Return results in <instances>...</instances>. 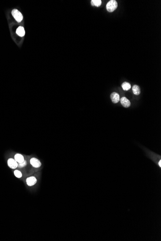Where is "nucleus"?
<instances>
[{
    "label": "nucleus",
    "mask_w": 161,
    "mask_h": 241,
    "mask_svg": "<svg viewBox=\"0 0 161 241\" xmlns=\"http://www.w3.org/2000/svg\"><path fill=\"white\" fill-rule=\"evenodd\" d=\"M118 7L117 2L115 0H111L106 5V8L109 12H113Z\"/></svg>",
    "instance_id": "1"
},
{
    "label": "nucleus",
    "mask_w": 161,
    "mask_h": 241,
    "mask_svg": "<svg viewBox=\"0 0 161 241\" xmlns=\"http://www.w3.org/2000/svg\"><path fill=\"white\" fill-rule=\"evenodd\" d=\"M12 14L14 18L18 22H20L23 19V16L22 14L17 9H14L12 11Z\"/></svg>",
    "instance_id": "2"
},
{
    "label": "nucleus",
    "mask_w": 161,
    "mask_h": 241,
    "mask_svg": "<svg viewBox=\"0 0 161 241\" xmlns=\"http://www.w3.org/2000/svg\"><path fill=\"white\" fill-rule=\"evenodd\" d=\"M26 183L28 186H32L36 183L37 179L35 177L32 176L27 178Z\"/></svg>",
    "instance_id": "3"
},
{
    "label": "nucleus",
    "mask_w": 161,
    "mask_h": 241,
    "mask_svg": "<svg viewBox=\"0 0 161 241\" xmlns=\"http://www.w3.org/2000/svg\"><path fill=\"white\" fill-rule=\"evenodd\" d=\"M7 164L8 166L12 169H15L18 167L17 162L13 158H9L7 161Z\"/></svg>",
    "instance_id": "4"
},
{
    "label": "nucleus",
    "mask_w": 161,
    "mask_h": 241,
    "mask_svg": "<svg viewBox=\"0 0 161 241\" xmlns=\"http://www.w3.org/2000/svg\"><path fill=\"white\" fill-rule=\"evenodd\" d=\"M30 163L33 167L36 168H38L41 166V163L40 161L36 158H32L30 160Z\"/></svg>",
    "instance_id": "5"
},
{
    "label": "nucleus",
    "mask_w": 161,
    "mask_h": 241,
    "mask_svg": "<svg viewBox=\"0 0 161 241\" xmlns=\"http://www.w3.org/2000/svg\"><path fill=\"white\" fill-rule=\"evenodd\" d=\"M111 100H112V102L113 103H114V104L118 103L120 101V100L119 94H117V93H115V92L111 94Z\"/></svg>",
    "instance_id": "6"
},
{
    "label": "nucleus",
    "mask_w": 161,
    "mask_h": 241,
    "mask_svg": "<svg viewBox=\"0 0 161 241\" xmlns=\"http://www.w3.org/2000/svg\"><path fill=\"white\" fill-rule=\"evenodd\" d=\"M121 103L122 105L125 108L129 107L131 105V103L130 101L126 97H123L121 99Z\"/></svg>",
    "instance_id": "7"
},
{
    "label": "nucleus",
    "mask_w": 161,
    "mask_h": 241,
    "mask_svg": "<svg viewBox=\"0 0 161 241\" xmlns=\"http://www.w3.org/2000/svg\"><path fill=\"white\" fill-rule=\"evenodd\" d=\"M16 33L19 36L23 37L25 34V31L24 27L22 26H19L16 29Z\"/></svg>",
    "instance_id": "8"
},
{
    "label": "nucleus",
    "mask_w": 161,
    "mask_h": 241,
    "mask_svg": "<svg viewBox=\"0 0 161 241\" xmlns=\"http://www.w3.org/2000/svg\"><path fill=\"white\" fill-rule=\"evenodd\" d=\"M132 91L134 94L138 95L140 94V89L139 86L137 85H134L132 87Z\"/></svg>",
    "instance_id": "9"
},
{
    "label": "nucleus",
    "mask_w": 161,
    "mask_h": 241,
    "mask_svg": "<svg viewBox=\"0 0 161 241\" xmlns=\"http://www.w3.org/2000/svg\"><path fill=\"white\" fill-rule=\"evenodd\" d=\"M15 160L18 163H22L25 160L23 156L19 154H17L15 156Z\"/></svg>",
    "instance_id": "10"
},
{
    "label": "nucleus",
    "mask_w": 161,
    "mask_h": 241,
    "mask_svg": "<svg viewBox=\"0 0 161 241\" xmlns=\"http://www.w3.org/2000/svg\"><path fill=\"white\" fill-rule=\"evenodd\" d=\"M122 87L123 89L124 90V91H128V90L130 89L131 86L129 83L127 82H124L122 84Z\"/></svg>",
    "instance_id": "11"
},
{
    "label": "nucleus",
    "mask_w": 161,
    "mask_h": 241,
    "mask_svg": "<svg viewBox=\"0 0 161 241\" xmlns=\"http://www.w3.org/2000/svg\"><path fill=\"white\" fill-rule=\"evenodd\" d=\"M91 3L93 6H96L97 7H99L101 5L102 2L101 0H92Z\"/></svg>",
    "instance_id": "12"
},
{
    "label": "nucleus",
    "mask_w": 161,
    "mask_h": 241,
    "mask_svg": "<svg viewBox=\"0 0 161 241\" xmlns=\"http://www.w3.org/2000/svg\"><path fill=\"white\" fill-rule=\"evenodd\" d=\"M14 174L15 176L18 178H20L22 176L21 172L18 170H16L14 171Z\"/></svg>",
    "instance_id": "13"
},
{
    "label": "nucleus",
    "mask_w": 161,
    "mask_h": 241,
    "mask_svg": "<svg viewBox=\"0 0 161 241\" xmlns=\"http://www.w3.org/2000/svg\"><path fill=\"white\" fill-rule=\"evenodd\" d=\"M26 165H27V162L25 160H24L23 162L20 163H19V164H18V166L19 167V168H23L25 167Z\"/></svg>",
    "instance_id": "14"
}]
</instances>
